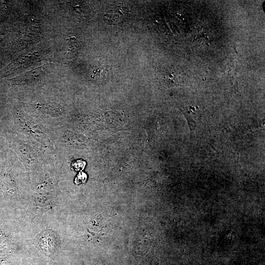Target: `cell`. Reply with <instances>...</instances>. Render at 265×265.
Listing matches in <instances>:
<instances>
[{
    "mask_svg": "<svg viewBox=\"0 0 265 265\" xmlns=\"http://www.w3.org/2000/svg\"><path fill=\"white\" fill-rule=\"evenodd\" d=\"M45 73V68L40 67L30 71L22 74L17 77L7 80L13 83L30 82L37 81L43 77Z\"/></svg>",
    "mask_w": 265,
    "mask_h": 265,
    "instance_id": "cell-3",
    "label": "cell"
},
{
    "mask_svg": "<svg viewBox=\"0 0 265 265\" xmlns=\"http://www.w3.org/2000/svg\"></svg>",
    "mask_w": 265,
    "mask_h": 265,
    "instance_id": "cell-6",
    "label": "cell"
},
{
    "mask_svg": "<svg viewBox=\"0 0 265 265\" xmlns=\"http://www.w3.org/2000/svg\"><path fill=\"white\" fill-rule=\"evenodd\" d=\"M130 11L126 7L115 5L104 14V21L109 25H117L127 20L130 16Z\"/></svg>",
    "mask_w": 265,
    "mask_h": 265,
    "instance_id": "cell-2",
    "label": "cell"
},
{
    "mask_svg": "<svg viewBox=\"0 0 265 265\" xmlns=\"http://www.w3.org/2000/svg\"><path fill=\"white\" fill-rule=\"evenodd\" d=\"M72 167L75 171H81L84 168L85 162L82 160H77L72 163Z\"/></svg>",
    "mask_w": 265,
    "mask_h": 265,
    "instance_id": "cell-4",
    "label": "cell"
},
{
    "mask_svg": "<svg viewBox=\"0 0 265 265\" xmlns=\"http://www.w3.org/2000/svg\"><path fill=\"white\" fill-rule=\"evenodd\" d=\"M87 175L85 173L80 172L75 179V183L77 185H82L85 183Z\"/></svg>",
    "mask_w": 265,
    "mask_h": 265,
    "instance_id": "cell-5",
    "label": "cell"
},
{
    "mask_svg": "<svg viewBox=\"0 0 265 265\" xmlns=\"http://www.w3.org/2000/svg\"><path fill=\"white\" fill-rule=\"evenodd\" d=\"M41 57L38 51L21 54L0 71V78L10 76L32 65L40 60Z\"/></svg>",
    "mask_w": 265,
    "mask_h": 265,
    "instance_id": "cell-1",
    "label": "cell"
}]
</instances>
